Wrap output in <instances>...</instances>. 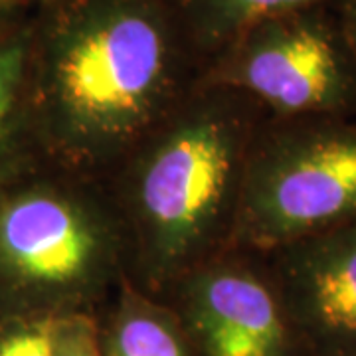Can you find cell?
I'll list each match as a JSON object with an SVG mask.
<instances>
[{
    "instance_id": "cell-2",
    "label": "cell",
    "mask_w": 356,
    "mask_h": 356,
    "mask_svg": "<svg viewBox=\"0 0 356 356\" xmlns=\"http://www.w3.org/2000/svg\"><path fill=\"white\" fill-rule=\"evenodd\" d=\"M266 111L200 83L105 180L125 242V280L161 299L232 248L248 154Z\"/></svg>"
},
{
    "instance_id": "cell-11",
    "label": "cell",
    "mask_w": 356,
    "mask_h": 356,
    "mask_svg": "<svg viewBox=\"0 0 356 356\" xmlns=\"http://www.w3.org/2000/svg\"><path fill=\"white\" fill-rule=\"evenodd\" d=\"M56 321L40 315H0V356H51Z\"/></svg>"
},
{
    "instance_id": "cell-12",
    "label": "cell",
    "mask_w": 356,
    "mask_h": 356,
    "mask_svg": "<svg viewBox=\"0 0 356 356\" xmlns=\"http://www.w3.org/2000/svg\"><path fill=\"white\" fill-rule=\"evenodd\" d=\"M51 356H97L95 317L72 315L56 321L54 355Z\"/></svg>"
},
{
    "instance_id": "cell-14",
    "label": "cell",
    "mask_w": 356,
    "mask_h": 356,
    "mask_svg": "<svg viewBox=\"0 0 356 356\" xmlns=\"http://www.w3.org/2000/svg\"><path fill=\"white\" fill-rule=\"evenodd\" d=\"M51 0H0V8H40Z\"/></svg>"
},
{
    "instance_id": "cell-8",
    "label": "cell",
    "mask_w": 356,
    "mask_h": 356,
    "mask_svg": "<svg viewBox=\"0 0 356 356\" xmlns=\"http://www.w3.org/2000/svg\"><path fill=\"white\" fill-rule=\"evenodd\" d=\"M38 8H0V178L38 153L32 48Z\"/></svg>"
},
{
    "instance_id": "cell-1",
    "label": "cell",
    "mask_w": 356,
    "mask_h": 356,
    "mask_svg": "<svg viewBox=\"0 0 356 356\" xmlns=\"http://www.w3.org/2000/svg\"><path fill=\"white\" fill-rule=\"evenodd\" d=\"M200 72L172 0H51L32 48L38 153L105 184Z\"/></svg>"
},
{
    "instance_id": "cell-13",
    "label": "cell",
    "mask_w": 356,
    "mask_h": 356,
    "mask_svg": "<svg viewBox=\"0 0 356 356\" xmlns=\"http://www.w3.org/2000/svg\"><path fill=\"white\" fill-rule=\"evenodd\" d=\"M332 6L339 16V22L343 26L346 42L356 58V0H337Z\"/></svg>"
},
{
    "instance_id": "cell-10",
    "label": "cell",
    "mask_w": 356,
    "mask_h": 356,
    "mask_svg": "<svg viewBox=\"0 0 356 356\" xmlns=\"http://www.w3.org/2000/svg\"><path fill=\"white\" fill-rule=\"evenodd\" d=\"M334 2L337 0H172L200 64L264 18Z\"/></svg>"
},
{
    "instance_id": "cell-7",
    "label": "cell",
    "mask_w": 356,
    "mask_h": 356,
    "mask_svg": "<svg viewBox=\"0 0 356 356\" xmlns=\"http://www.w3.org/2000/svg\"><path fill=\"white\" fill-rule=\"evenodd\" d=\"M311 356H356V224L261 254Z\"/></svg>"
},
{
    "instance_id": "cell-6",
    "label": "cell",
    "mask_w": 356,
    "mask_h": 356,
    "mask_svg": "<svg viewBox=\"0 0 356 356\" xmlns=\"http://www.w3.org/2000/svg\"><path fill=\"white\" fill-rule=\"evenodd\" d=\"M161 299L194 356H311L261 254L228 248L180 275Z\"/></svg>"
},
{
    "instance_id": "cell-9",
    "label": "cell",
    "mask_w": 356,
    "mask_h": 356,
    "mask_svg": "<svg viewBox=\"0 0 356 356\" xmlns=\"http://www.w3.org/2000/svg\"><path fill=\"white\" fill-rule=\"evenodd\" d=\"M95 344L97 356H194L172 309L125 277L95 315Z\"/></svg>"
},
{
    "instance_id": "cell-3",
    "label": "cell",
    "mask_w": 356,
    "mask_h": 356,
    "mask_svg": "<svg viewBox=\"0 0 356 356\" xmlns=\"http://www.w3.org/2000/svg\"><path fill=\"white\" fill-rule=\"evenodd\" d=\"M125 277L105 184L36 154L0 178V315H97Z\"/></svg>"
},
{
    "instance_id": "cell-4",
    "label": "cell",
    "mask_w": 356,
    "mask_h": 356,
    "mask_svg": "<svg viewBox=\"0 0 356 356\" xmlns=\"http://www.w3.org/2000/svg\"><path fill=\"white\" fill-rule=\"evenodd\" d=\"M356 224V117L261 121L248 154L232 248L267 254Z\"/></svg>"
},
{
    "instance_id": "cell-5",
    "label": "cell",
    "mask_w": 356,
    "mask_h": 356,
    "mask_svg": "<svg viewBox=\"0 0 356 356\" xmlns=\"http://www.w3.org/2000/svg\"><path fill=\"white\" fill-rule=\"evenodd\" d=\"M200 83L240 91L269 117H356V58L332 4L245 28L204 62Z\"/></svg>"
}]
</instances>
